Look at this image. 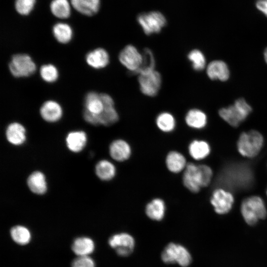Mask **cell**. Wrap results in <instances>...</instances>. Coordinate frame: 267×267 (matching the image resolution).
Instances as JSON below:
<instances>
[{
	"mask_svg": "<svg viewBox=\"0 0 267 267\" xmlns=\"http://www.w3.org/2000/svg\"><path fill=\"white\" fill-rule=\"evenodd\" d=\"M241 213L245 222L250 225L255 224L259 220L265 219L267 215L265 203L258 196L245 199L241 205Z\"/></svg>",
	"mask_w": 267,
	"mask_h": 267,
	"instance_id": "obj_1",
	"label": "cell"
},
{
	"mask_svg": "<svg viewBox=\"0 0 267 267\" xmlns=\"http://www.w3.org/2000/svg\"><path fill=\"white\" fill-rule=\"evenodd\" d=\"M264 144L263 135L259 132L251 130L243 132L237 141V149L243 156L253 158L258 155Z\"/></svg>",
	"mask_w": 267,
	"mask_h": 267,
	"instance_id": "obj_2",
	"label": "cell"
},
{
	"mask_svg": "<svg viewBox=\"0 0 267 267\" xmlns=\"http://www.w3.org/2000/svg\"><path fill=\"white\" fill-rule=\"evenodd\" d=\"M252 111L251 107L243 98L236 100L233 105L222 108L219 111L220 117L230 126L237 127Z\"/></svg>",
	"mask_w": 267,
	"mask_h": 267,
	"instance_id": "obj_3",
	"label": "cell"
},
{
	"mask_svg": "<svg viewBox=\"0 0 267 267\" xmlns=\"http://www.w3.org/2000/svg\"><path fill=\"white\" fill-rule=\"evenodd\" d=\"M161 259L165 264H178L182 267H187L191 263L192 257L189 251L183 245L170 243L161 254Z\"/></svg>",
	"mask_w": 267,
	"mask_h": 267,
	"instance_id": "obj_4",
	"label": "cell"
},
{
	"mask_svg": "<svg viewBox=\"0 0 267 267\" xmlns=\"http://www.w3.org/2000/svg\"><path fill=\"white\" fill-rule=\"evenodd\" d=\"M137 22L147 35L159 33L167 23L164 15L159 11H151L138 15Z\"/></svg>",
	"mask_w": 267,
	"mask_h": 267,
	"instance_id": "obj_5",
	"label": "cell"
},
{
	"mask_svg": "<svg viewBox=\"0 0 267 267\" xmlns=\"http://www.w3.org/2000/svg\"><path fill=\"white\" fill-rule=\"evenodd\" d=\"M9 69L15 77H29L35 73L36 65L29 55L16 54L12 57Z\"/></svg>",
	"mask_w": 267,
	"mask_h": 267,
	"instance_id": "obj_6",
	"label": "cell"
},
{
	"mask_svg": "<svg viewBox=\"0 0 267 267\" xmlns=\"http://www.w3.org/2000/svg\"><path fill=\"white\" fill-rule=\"evenodd\" d=\"M108 244L118 255L127 257L134 250L135 240L130 234L121 232L112 235L108 239Z\"/></svg>",
	"mask_w": 267,
	"mask_h": 267,
	"instance_id": "obj_7",
	"label": "cell"
},
{
	"mask_svg": "<svg viewBox=\"0 0 267 267\" xmlns=\"http://www.w3.org/2000/svg\"><path fill=\"white\" fill-rule=\"evenodd\" d=\"M138 82L141 92L146 96L153 97L158 94L160 89L162 77L158 71L154 70L139 75Z\"/></svg>",
	"mask_w": 267,
	"mask_h": 267,
	"instance_id": "obj_8",
	"label": "cell"
},
{
	"mask_svg": "<svg viewBox=\"0 0 267 267\" xmlns=\"http://www.w3.org/2000/svg\"><path fill=\"white\" fill-rule=\"evenodd\" d=\"M119 60L130 73L135 74L141 65L142 54L134 45L129 44L120 51Z\"/></svg>",
	"mask_w": 267,
	"mask_h": 267,
	"instance_id": "obj_9",
	"label": "cell"
},
{
	"mask_svg": "<svg viewBox=\"0 0 267 267\" xmlns=\"http://www.w3.org/2000/svg\"><path fill=\"white\" fill-rule=\"evenodd\" d=\"M210 202L216 213L219 215H224L228 213L231 209L234 198L229 191L222 188H218L213 191Z\"/></svg>",
	"mask_w": 267,
	"mask_h": 267,
	"instance_id": "obj_10",
	"label": "cell"
},
{
	"mask_svg": "<svg viewBox=\"0 0 267 267\" xmlns=\"http://www.w3.org/2000/svg\"><path fill=\"white\" fill-rule=\"evenodd\" d=\"M104 108L103 111L97 114L99 125L109 126L114 124L119 120V115L114 106L112 97L106 93H100Z\"/></svg>",
	"mask_w": 267,
	"mask_h": 267,
	"instance_id": "obj_11",
	"label": "cell"
},
{
	"mask_svg": "<svg viewBox=\"0 0 267 267\" xmlns=\"http://www.w3.org/2000/svg\"><path fill=\"white\" fill-rule=\"evenodd\" d=\"M182 173V181L184 186L192 193L199 192L202 186L198 166L188 162Z\"/></svg>",
	"mask_w": 267,
	"mask_h": 267,
	"instance_id": "obj_12",
	"label": "cell"
},
{
	"mask_svg": "<svg viewBox=\"0 0 267 267\" xmlns=\"http://www.w3.org/2000/svg\"><path fill=\"white\" fill-rule=\"evenodd\" d=\"M109 152L114 160L118 162H124L131 157L132 149L127 141L124 139L118 138L110 143Z\"/></svg>",
	"mask_w": 267,
	"mask_h": 267,
	"instance_id": "obj_13",
	"label": "cell"
},
{
	"mask_svg": "<svg viewBox=\"0 0 267 267\" xmlns=\"http://www.w3.org/2000/svg\"><path fill=\"white\" fill-rule=\"evenodd\" d=\"M72 8L83 16L92 17L97 14L100 7V0H70Z\"/></svg>",
	"mask_w": 267,
	"mask_h": 267,
	"instance_id": "obj_14",
	"label": "cell"
},
{
	"mask_svg": "<svg viewBox=\"0 0 267 267\" xmlns=\"http://www.w3.org/2000/svg\"><path fill=\"white\" fill-rule=\"evenodd\" d=\"M165 164L168 171L173 174H179L184 170L187 162L181 152L172 150L166 156Z\"/></svg>",
	"mask_w": 267,
	"mask_h": 267,
	"instance_id": "obj_15",
	"label": "cell"
},
{
	"mask_svg": "<svg viewBox=\"0 0 267 267\" xmlns=\"http://www.w3.org/2000/svg\"><path fill=\"white\" fill-rule=\"evenodd\" d=\"M166 212V203L163 199L159 197L151 199L145 207V213L147 217L155 221H162L165 216Z\"/></svg>",
	"mask_w": 267,
	"mask_h": 267,
	"instance_id": "obj_16",
	"label": "cell"
},
{
	"mask_svg": "<svg viewBox=\"0 0 267 267\" xmlns=\"http://www.w3.org/2000/svg\"><path fill=\"white\" fill-rule=\"evenodd\" d=\"M62 109L59 103L53 100L44 103L40 108V114L44 120L48 122H55L62 116Z\"/></svg>",
	"mask_w": 267,
	"mask_h": 267,
	"instance_id": "obj_17",
	"label": "cell"
},
{
	"mask_svg": "<svg viewBox=\"0 0 267 267\" xmlns=\"http://www.w3.org/2000/svg\"><path fill=\"white\" fill-rule=\"evenodd\" d=\"M87 63L95 69H102L109 62V56L107 51L102 48H97L89 52L86 57Z\"/></svg>",
	"mask_w": 267,
	"mask_h": 267,
	"instance_id": "obj_18",
	"label": "cell"
},
{
	"mask_svg": "<svg viewBox=\"0 0 267 267\" xmlns=\"http://www.w3.org/2000/svg\"><path fill=\"white\" fill-rule=\"evenodd\" d=\"M49 9L54 17L65 20L71 16L73 8L70 0H51L49 4Z\"/></svg>",
	"mask_w": 267,
	"mask_h": 267,
	"instance_id": "obj_19",
	"label": "cell"
},
{
	"mask_svg": "<svg viewBox=\"0 0 267 267\" xmlns=\"http://www.w3.org/2000/svg\"><path fill=\"white\" fill-rule=\"evenodd\" d=\"M207 74L211 80L226 81L229 77V71L226 64L221 60H214L207 67Z\"/></svg>",
	"mask_w": 267,
	"mask_h": 267,
	"instance_id": "obj_20",
	"label": "cell"
},
{
	"mask_svg": "<svg viewBox=\"0 0 267 267\" xmlns=\"http://www.w3.org/2000/svg\"><path fill=\"white\" fill-rule=\"evenodd\" d=\"M210 151L209 144L203 140H193L188 146L189 155L195 160H201L206 158L210 154Z\"/></svg>",
	"mask_w": 267,
	"mask_h": 267,
	"instance_id": "obj_21",
	"label": "cell"
},
{
	"mask_svg": "<svg viewBox=\"0 0 267 267\" xmlns=\"http://www.w3.org/2000/svg\"><path fill=\"white\" fill-rule=\"evenodd\" d=\"M93 240L88 237L82 236L76 238L72 244L73 252L78 256H88L95 249Z\"/></svg>",
	"mask_w": 267,
	"mask_h": 267,
	"instance_id": "obj_22",
	"label": "cell"
},
{
	"mask_svg": "<svg viewBox=\"0 0 267 267\" xmlns=\"http://www.w3.org/2000/svg\"><path fill=\"white\" fill-rule=\"evenodd\" d=\"M5 134L7 140L13 145H21L26 140L25 129L23 125L17 122L9 124Z\"/></svg>",
	"mask_w": 267,
	"mask_h": 267,
	"instance_id": "obj_23",
	"label": "cell"
},
{
	"mask_svg": "<svg viewBox=\"0 0 267 267\" xmlns=\"http://www.w3.org/2000/svg\"><path fill=\"white\" fill-rule=\"evenodd\" d=\"M185 122L190 128L194 129L204 128L207 122L206 114L198 109L189 110L185 116Z\"/></svg>",
	"mask_w": 267,
	"mask_h": 267,
	"instance_id": "obj_24",
	"label": "cell"
},
{
	"mask_svg": "<svg viewBox=\"0 0 267 267\" xmlns=\"http://www.w3.org/2000/svg\"><path fill=\"white\" fill-rule=\"evenodd\" d=\"M87 141L86 133L83 131H74L68 134L66 141L69 150L74 152L81 151L85 146Z\"/></svg>",
	"mask_w": 267,
	"mask_h": 267,
	"instance_id": "obj_25",
	"label": "cell"
},
{
	"mask_svg": "<svg viewBox=\"0 0 267 267\" xmlns=\"http://www.w3.org/2000/svg\"><path fill=\"white\" fill-rule=\"evenodd\" d=\"M52 32L56 41L61 44L69 43L73 34L71 26L64 22H58L54 24Z\"/></svg>",
	"mask_w": 267,
	"mask_h": 267,
	"instance_id": "obj_26",
	"label": "cell"
},
{
	"mask_svg": "<svg viewBox=\"0 0 267 267\" xmlns=\"http://www.w3.org/2000/svg\"><path fill=\"white\" fill-rule=\"evenodd\" d=\"M27 184L32 192L37 194H43L47 190V184L43 173L36 171L28 178Z\"/></svg>",
	"mask_w": 267,
	"mask_h": 267,
	"instance_id": "obj_27",
	"label": "cell"
},
{
	"mask_svg": "<svg viewBox=\"0 0 267 267\" xmlns=\"http://www.w3.org/2000/svg\"><path fill=\"white\" fill-rule=\"evenodd\" d=\"M116 168L114 164L108 160L99 161L95 166V173L101 180L108 181L112 179L116 174Z\"/></svg>",
	"mask_w": 267,
	"mask_h": 267,
	"instance_id": "obj_28",
	"label": "cell"
},
{
	"mask_svg": "<svg viewBox=\"0 0 267 267\" xmlns=\"http://www.w3.org/2000/svg\"><path fill=\"white\" fill-rule=\"evenodd\" d=\"M155 123L158 129L165 133L173 132L176 126L175 118L168 112L160 113L156 118Z\"/></svg>",
	"mask_w": 267,
	"mask_h": 267,
	"instance_id": "obj_29",
	"label": "cell"
},
{
	"mask_svg": "<svg viewBox=\"0 0 267 267\" xmlns=\"http://www.w3.org/2000/svg\"><path fill=\"white\" fill-rule=\"evenodd\" d=\"M85 109L95 114H100L103 110L104 106L100 94L94 91L87 93L85 99Z\"/></svg>",
	"mask_w": 267,
	"mask_h": 267,
	"instance_id": "obj_30",
	"label": "cell"
},
{
	"mask_svg": "<svg viewBox=\"0 0 267 267\" xmlns=\"http://www.w3.org/2000/svg\"><path fill=\"white\" fill-rule=\"evenodd\" d=\"M10 233L12 240L21 245L28 244L32 238V234L29 229L23 225H18L12 227Z\"/></svg>",
	"mask_w": 267,
	"mask_h": 267,
	"instance_id": "obj_31",
	"label": "cell"
},
{
	"mask_svg": "<svg viewBox=\"0 0 267 267\" xmlns=\"http://www.w3.org/2000/svg\"><path fill=\"white\" fill-rule=\"evenodd\" d=\"M142 54V62L141 65L135 74L138 75L155 70V60L151 50L145 48L143 49Z\"/></svg>",
	"mask_w": 267,
	"mask_h": 267,
	"instance_id": "obj_32",
	"label": "cell"
},
{
	"mask_svg": "<svg viewBox=\"0 0 267 267\" xmlns=\"http://www.w3.org/2000/svg\"><path fill=\"white\" fill-rule=\"evenodd\" d=\"M36 3L37 0H14V8L19 15L27 16L32 13Z\"/></svg>",
	"mask_w": 267,
	"mask_h": 267,
	"instance_id": "obj_33",
	"label": "cell"
},
{
	"mask_svg": "<svg viewBox=\"0 0 267 267\" xmlns=\"http://www.w3.org/2000/svg\"><path fill=\"white\" fill-rule=\"evenodd\" d=\"M188 60L191 62L192 66L196 71H201L206 66V58L204 54L199 49L191 50L187 55Z\"/></svg>",
	"mask_w": 267,
	"mask_h": 267,
	"instance_id": "obj_34",
	"label": "cell"
},
{
	"mask_svg": "<svg viewBox=\"0 0 267 267\" xmlns=\"http://www.w3.org/2000/svg\"><path fill=\"white\" fill-rule=\"evenodd\" d=\"M42 78L45 82L52 83L58 78V72L55 66L52 64L43 65L40 69Z\"/></svg>",
	"mask_w": 267,
	"mask_h": 267,
	"instance_id": "obj_35",
	"label": "cell"
},
{
	"mask_svg": "<svg viewBox=\"0 0 267 267\" xmlns=\"http://www.w3.org/2000/svg\"><path fill=\"white\" fill-rule=\"evenodd\" d=\"M198 169L200 176L201 183L202 187L208 186L213 177V171L211 168L208 165L201 164L198 165Z\"/></svg>",
	"mask_w": 267,
	"mask_h": 267,
	"instance_id": "obj_36",
	"label": "cell"
},
{
	"mask_svg": "<svg viewBox=\"0 0 267 267\" xmlns=\"http://www.w3.org/2000/svg\"><path fill=\"white\" fill-rule=\"evenodd\" d=\"M71 267H95V264L89 256H78L73 261Z\"/></svg>",
	"mask_w": 267,
	"mask_h": 267,
	"instance_id": "obj_37",
	"label": "cell"
},
{
	"mask_svg": "<svg viewBox=\"0 0 267 267\" xmlns=\"http://www.w3.org/2000/svg\"><path fill=\"white\" fill-rule=\"evenodd\" d=\"M84 118L88 123L91 125H99L97 114L92 113L86 109L84 110Z\"/></svg>",
	"mask_w": 267,
	"mask_h": 267,
	"instance_id": "obj_38",
	"label": "cell"
},
{
	"mask_svg": "<svg viewBox=\"0 0 267 267\" xmlns=\"http://www.w3.org/2000/svg\"><path fill=\"white\" fill-rule=\"evenodd\" d=\"M256 6L267 17V0H258L256 2Z\"/></svg>",
	"mask_w": 267,
	"mask_h": 267,
	"instance_id": "obj_39",
	"label": "cell"
},
{
	"mask_svg": "<svg viewBox=\"0 0 267 267\" xmlns=\"http://www.w3.org/2000/svg\"><path fill=\"white\" fill-rule=\"evenodd\" d=\"M264 58L266 63H267V48L265 49L264 52Z\"/></svg>",
	"mask_w": 267,
	"mask_h": 267,
	"instance_id": "obj_40",
	"label": "cell"
},
{
	"mask_svg": "<svg viewBox=\"0 0 267 267\" xmlns=\"http://www.w3.org/2000/svg\"></svg>",
	"mask_w": 267,
	"mask_h": 267,
	"instance_id": "obj_41",
	"label": "cell"
}]
</instances>
